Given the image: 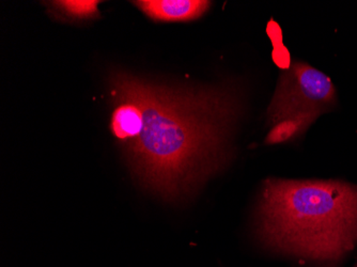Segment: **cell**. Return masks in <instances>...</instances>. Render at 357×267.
I'll list each match as a JSON object with an SVG mask.
<instances>
[{"mask_svg":"<svg viewBox=\"0 0 357 267\" xmlns=\"http://www.w3.org/2000/svg\"><path fill=\"white\" fill-rule=\"evenodd\" d=\"M110 130L144 188L168 201L192 196L231 158L242 90L196 86L128 72L109 76Z\"/></svg>","mask_w":357,"mask_h":267,"instance_id":"6da1fadb","label":"cell"},{"mask_svg":"<svg viewBox=\"0 0 357 267\" xmlns=\"http://www.w3.org/2000/svg\"><path fill=\"white\" fill-rule=\"evenodd\" d=\"M258 233L280 252L334 263L357 242V186L342 181H264Z\"/></svg>","mask_w":357,"mask_h":267,"instance_id":"7a4b0ae2","label":"cell"},{"mask_svg":"<svg viewBox=\"0 0 357 267\" xmlns=\"http://www.w3.org/2000/svg\"><path fill=\"white\" fill-rule=\"evenodd\" d=\"M336 104L332 79L310 64L296 61L280 73L266 119L271 126L291 120L306 132L321 114L331 112Z\"/></svg>","mask_w":357,"mask_h":267,"instance_id":"3957f363","label":"cell"},{"mask_svg":"<svg viewBox=\"0 0 357 267\" xmlns=\"http://www.w3.org/2000/svg\"><path fill=\"white\" fill-rule=\"evenodd\" d=\"M134 5L154 22H190L202 17L211 7L204 0H137Z\"/></svg>","mask_w":357,"mask_h":267,"instance_id":"277c9868","label":"cell"},{"mask_svg":"<svg viewBox=\"0 0 357 267\" xmlns=\"http://www.w3.org/2000/svg\"><path fill=\"white\" fill-rule=\"evenodd\" d=\"M100 1L96 0H66V1H51V11L57 14L64 21H90V20L100 17L99 6Z\"/></svg>","mask_w":357,"mask_h":267,"instance_id":"5b68a950","label":"cell"},{"mask_svg":"<svg viewBox=\"0 0 357 267\" xmlns=\"http://www.w3.org/2000/svg\"><path fill=\"white\" fill-rule=\"evenodd\" d=\"M304 132L303 128L296 122L287 120V121L280 122V123L272 126L268 137H266V144H276L290 142V140L296 139Z\"/></svg>","mask_w":357,"mask_h":267,"instance_id":"8992f818","label":"cell"},{"mask_svg":"<svg viewBox=\"0 0 357 267\" xmlns=\"http://www.w3.org/2000/svg\"><path fill=\"white\" fill-rule=\"evenodd\" d=\"M357 267V266H356Z\"/></svg>","mask_w":357,"mask_h":267,"instance_id":"52a82bcc","label":"cell"}]
</instances>
